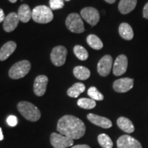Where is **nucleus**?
I'll return each mask as SVG.
<instances>
[{
	"instance_id": "nucleus-34",
	"label": "nucleus",
	"mask_w": 148,
	"mask_h": 148,
	"mask_svg": "<svg viewBox=\"0 0 148 148\" xmlns=\"http://www.w3.org/2000/svg\"><path fill=\"white\" fill-rule=\"evenodd\" d=\"M105 1H106L108 3H113L116 1V0H104Z\"/></svg>"
},
{
	"instance_id": "nucleus-24",
	"label": "nucleus",
	"mask_w": 148,
	"mask_h": 148,
	"mask_svg": "<svg viewBox=\"0 0 148 148\" xmlns=\"http://www.w3.org/2000/svg\"><path fill=\"white\" fill-rule=\"evenodd\" d=\"M98 143L102 148H112L113 147V143L110 136L106 134H101L97 137Z\"/></svg>"
},
{
	"instance_id": "nucleus-9",
	"label": "nucleus",
	"mask_w": 148,
	"mask_h": 148,
	"mask_svg": "<svg viewBox=\"0 0 148 148\" xmlns=\"http://www.w3.org/2000/svg\"><path fill=\"white\" fill-rule=\"evenodd\" d=\"M112 66V58L110 55H105L97 64V72L101 76L106 77L110 74Z\"/></svg>"
},
{
	"instance_id": "nucleus-26",
	"label": "nucleus",
	"mask_w": 148,
	"mask_h": 148,
	"mask_svg": "<svg viewBox=\"0 0 148 148\" xmlns=\"http://www.w3.org/2000/svg\"><path fill=\"white\" fill-rule=\"evenodd\" d=\"M73 52L80 60H86L88 58L87 50L81 45H75L73 48Z\"/></svg>"
},
{
	"instance_id": "nucleus-32",
	"label": "nucleus",
	"mask_w": 148,
	"mask_h": 148,
	"mask_svg": "<svg viewBox=\"0 0 148 148\" xmlns=\"http://www.w3.org/2000/svg\"><path fill=\"white\" fill-rule=\"evenodd\" d=\"M71 148H90V147L88 145H77L73 146Z\"/></svg>"
},
{
	"instance_id": "nucleus-13",
	"label": "nucleus",
	"mask_w": 148,
	"mask_h": 148,
	"mask_svg": "<svg viewBox=\"0 0 148 148\" xmlns=\"http://www.w3.org/2000/svg\"><path fill=\"white\" fill-rule=\"evenodd\" d=\"M48 83V77L40 75L36 77L34 83V92L37 96H42L45 93Z\"/></svg>"
},
{
	"instance_id": "nucleus-12",
	"label": "nucleus",
	"mask_w": 148,
	"mask_h": 148,
	"mask_svg": "<svg viewBox=\"0 0 148 148\" xmlns=\"http://www.w3.org/2000/svg\"><path fill=\"white\" fill-rule=\"evenodd\" d=\"M118 148H143L141 144L136 138L129 135H122L116 141Z\"/></svg>"
},
{
	"instance_id": "nucleus-6",
	"label": "nucleus",
	"mask_w": 148,
	"mask_h": 148,
	"mask_svg": "<svg viewBox=\"0 0 148 148\" xmlns=\"http://www.w3.org/2000/svg\"><path fill=\"white\" fill-rule=\"evenodd\" d=\"M67 50L64 46H56L51 51L50 58L51 62L55 66H60L65 63Z\"/></svg>"
},
{
	"instance_id": "nucleus-11",
	"label": "nucleus",
	"mask_w": 148,
	"mask_h": 148,
	"mask_svg": "<svg viewBox=\"0 0 148 148\" xmlns=\"http://www.w3.org/2000/svg\"><path fill=\"white\" fill-rule=\"evenodd\" d=\"M133 86H134V79L123 77L114 81L112 87L117 92H126L132 89Z\"/></svg>"
},
{
	"instance_id": "nucleus-15",
	"label": "nucleus",
	"mask_w": 148,
	"mask_h": 148,
	"mask_svg": "<svg viewBox=\"0 0 148 148\" xmlns=\"http://www.w3.org/2000/svg\"><path fill=\"white\" fill-rule=\"evenodd\" d=\"M87 119L92 123L103 128H110L112 127V123L110 119L103 116L97 115V114L90 113L87 115Z\"/></svg>"
},
{
	"instance_id": "nucleus-7",
	"label": "nucleus",
	"mask_w": 148,
	"mask_h": 148,
	"mask_svg": "<svg viewBox=\"0 0 148 148\" xmlns=\"http://www.w3.org/2000/svg\"><path fill=\"white\" fill-rule=\"evenodd\" d=\"M50 143L54 148H66L73 145V139L61 134L53 132L50 136Z\"/></svg>"
},
{
	"instance_id": "nucleus-31",
	"label": "nucleus",
	"mask_w": 148,
	"mask_h": 148,
	"mask_svg": "<svg viewBox=\"0 0 148 148\" xmlns=\"http://www.w3.org/2000/svg\"><path fill=\"white\" fill-rule=\"evenodd\" d=\"M5 16V14H4V12H3L2 9L0 8V23H1V22L4 21Z\"/></svg>"
},
{
	"instance_id": "nucleus-1",
	"label": "nucleus",
	"mask_w": 148,
	"mask_h": 148,
	"mask_svg": "<svg viewBox=\"0 0 148 148\" xmlns=\"http://www.w3.org/2000/svg\"><path fill=\"white\" fill-rule=\"evenodd\" d=\"M57 130L72 139H79L85 134L86 126L82 120L73 115H64L58 120Z\"/></svg>"
},
{
	"instance_id": "nucleus-21",
	"label": "nucleus",
	"mask_w": 148,
	"mask_h": 148,
	"mask_svg": "<svg viewBox=\"0 0 148 148\" xmlns=\"http://www.w3.org/2000/svg\"><path fill=\"white\" fill-rule=\"evenodd\" d=\"M73 74L76 78L80 80H86L90 75V72L88 68L83 66H77L73 69Z\"/></svg>"
},
{
	"instance_id": "nucleus-22",
	"label": "nucleus",
	"mask_w": 148,
	"mask_h": 148,
	"mask_svg": "<svg viewBox=\"0 0 148 148\" xmlns=\"http://www.w3.org/2000/svg\"><path fill=\"white\" fill-rule=\"evenodd\" d=\"M85 85L83 83L77 82L67 90V95L71 97L76 98L85 90Z\"/></svg>"
},
{
	"instance_id": "nucleus-33",
	"label": "nucleus",
	"mask_w": 148,
	"mask_h": 148,
	"mask_svg": "<svg viewBox=\"0 0 148 148\" xmlns=\"http://www.w3.org/2000/svg\"><path fill=\"white\" fill-rule=\"evenodd\" d=\"M3 139V135L2 134V130L0 127V140H2Z\"/></svg>"
},
{
	"instance_id": "nucleus-2",
	"label": "nucleus",
	"mask_w": 148,
	"mask_h": 148,
	"mask_svg": "<svg viewBox=\"0 0 148 148\" xmlns=\"http://www.w3.org/2000/svg\"><path fill=\"white\" fill-rule=\"evenodd\" d=\"M18 110L24 118L28 121L35 122L40 118V112L36 106L28 101H20L17 105Z\"/></svg>"
},
{
	"instance_id": "nucleus-10",
	"label": "nucleus",
	"mask_w": 148,
	"mask_h": 148,
	"mask_svg": "<svg viewBox=\"0 0 148 148\" xmlns=\"http://www.w3.org/2000/svg\"><path fill=\"white\" fill-rule=\"evenodd\" d=\"M127 63H128V61H127L126 56L121 54L117 56L113 64L112 72H113L114 75L116 76H120V75H123L127 71Z\"/></svg>"
},
{
	"instance_id": "nucleus-19",
	"label": "nucleus",
	"mask_w": 148,
	"mask_h": 148,
	"mask_svg": "<svg viewBox=\"0 0 148 148\" xmlns=\"http://www.w3.org/2000/svg\"><path fill=\"white\" fill-rule=\"evenodd\" d=\"M119 33L121 38L126 40H131L134 37V32H133L132 27L127 23H122L120 24Z\"/></svg>"
},
{
	"instance_id": "nucleus-25",
	"label": "nucleus",
	"mask_w": 148,
	"mask_h": 148,
	"mask_svg": "<svg viewBox=\"0 0 148 148\" xmlns=\"http://www.w3.org/2000/svg\"><path fill=\"white\" fill-rule=\"evenodd\" d=\"M77 105L80 108L84 109H92L96 106V102L95 100L88 98H80L77 101Z\"/></svg>"
},
{
	"instance_id": "nucleus-17",
	"label": "nucleus",
	"mask_w": 148,
	"mask_h": 148,
	"mask_svg": "<svg viewBox=\"0 0 148 148\" xmlns=\"http://www.w3.org/2000/svg\"><path fill=\"white\" fill-rule=\"evenodd\" d=\"M137 3V0H121L118 5L119 12L123 14H127L134 10Z\"/></svg>"
},
{
	"instance_id": "nucleus-30",
	"label": "nucleus",
	"mask_w": 148,
	"mask_h": 148,
	"mask_svg": "<svg viewBox=\"0 0 148 148\" xmlns=\"http://www.w3.org/2000/svg\"><path fill=\"white\" fill-rule=\"evenodd\" d=\"M143 18H146V19H148V2L146 3L143 8Z\"/></svg>"
},
{
	"instance_id": "nucleus-8",
	"label": "nucleus",
	"mask_w": 148,
	"mask_h": 148,
	"mask_svg": "<svg viewBox=\"0 0 148 148\" xmlns=\"http://www.w3.org/2000/svg\"><path fill=\"white\" fill-rule=\"evenodd\" d=\"M80 14L85 21L92 26L97 25L100 18L99 11L92 7H86L83 8L81 10Z\"/></svg>"
},
{
	"instance_id": "nucleus-18",
	"label": "nucleus",
	"mask_w": 148,
	"mask_h": 148,
	"mask_svg": "<svg viewBox=\"0 0 148 148\" xmlns=\"http://www.w3.org/2000/svg\"><path fill=\"white\" fill-rule=\"evenodd\" d=\"M116 123H117L118 127L123 132L130 134L134 131V126L132 122L124 116L119 117L116 121Z\"/></svg>"
},
{
	"instance_id": "nucleus-36",
	"label": "nucleus",
	"mask_w": 148,
	"mask_h": 148,
	"mask_svg": "<svg viewBox=\"0 0 148 148\" xmlns=\"http://www.w3.org/2000/svg\"><path fill=\"white\" fill-rule=\"evenodd\" d=\"M65 1H70V0H65Z\"/></svg>"
},
{
	"instance_id": "nucleus-23",
	"label": "nucleus",
	"mask_w": 148,
	"mask_h": 148,
	"mask_svg": "<svg viewBox=\"0 0 148 148\" xmlns=\"http://www.w3.org/2000/svg\"><path fill=\"white\" fill-rule=\"evenodd\" d=\"M86 41L90 47L96 49V50H99V49H102L103 46V42L100 38L95 34L88 35L86 38Z\"/></svg>"
},
{
	"instance_id": "nucleus-16",
	"label": "nucleus",
	"mask_w": 148,
	"mask_h": 148,
	"mask_svg": "<svg viewBox=\"0 0 148 148\" xmlns=\"http://www.w3.org/2000/svg\"><path fill=\"white\" fill-rule=\"evenodd\" d=\"M16 44L14 41H8L0 49V60H5L15 51Z\"/></svg>"
},
{
	"instance_id": "nucleus-5",
	"label": "nucleus",
	"mask_w": 148,
	"mask_h": 148,
	"mask_svg": "<svg viewBox=\"0 0 148 148\" xmlns=\"http://www.w3.org/2000/svg\"><path fill=\"white\" fill-rule=\"evenodd\" d=\"M66 26L72 32L82 33L84 32V23L79 14L71 13L68 15L66 18Z\"/></svg>"
},
{
	"instance_id": "nucleus-35",
	"label": "nucleus",
	"mask_w": 148,
	"mask_h": 148,
	"mask_svg": "<svg viewBox=\"0 0 148 148\" xmlns=\"http://www.w3.org/2000/svg\"><path fill=\"white\" fill-rule=\"evenodd\" d=\"M9 1H10L11 3H15L17 0H9Z\"/></svg>"
},
{
	"instance_id": "nucleus-14",
	"label": "nucleus",
	"mask_w": 148,
	"mask_h": 148,
	"mask_svg": "<svg viewBox=\"0 0 148 148\" xmlns=\"http://www.w3.org/2000/svg\"><path fill=\"white\" fill-rule=\"evenodd\" d=\"M18 22H19V18H18V14L15 12H11L5 16L3 21V29L7 32H12L17 27Z\"/></svg>"
},
{
	"instance_id": "nucleus-4",
	"label": "nucleus",
	"mask_w": 148,
	"mask_h": 148,
	"mask_svg": "<svg viewBox=\"0 0 148 148\" xmlns=\"http://www.w3.org/2000/svg\"><path fill=\"white\" fill-rule=\"evenodd\" d=\"M31 69V64L28 60H23L16 62L9 70L10 78L17 79L25 77Z\"/></svg>"
},
{
	"instance_id": "nucleus-3",
	"label": "nucleus",
	"mask_w": 148,
	"mask_h": 148,
	"mask_svg": "<svg viewBox=\"0 0 148 148\" xmlns=\"http://www.w3.org/2000/svg\"><path fill=\"white\" fill-rule=\"evenodd\" d=\"M32 18L35 22L38 23H47L53 18L51 9L46 5H38L33 9Z\"/></svg>"
},
{
	"instance_id": "nucleus-27",
	"label": "nucleus",
	"mask_w": 148,
	"mask_h": 148,
	"mask_svg": "<svg viewBox=\"0 0 148 148\" xmlns=\"http://www.w3.org/2000/svg\"><path fill=\"white\" fill-rule=\"evenodd\" d=\"M87 93L88 95L90 97V99H93L95 101H101L104 98L102 94L95 86H91V87L88 88Z\"/></svg>"
},
{
	"instance_id": "nucleus-29",
	"label": "nucleus",
	"mask_w": 148,
	"mask_h": 148,
	"mask_svg": "<svg viewBox=\"0 0 148 148\" xmlns=\"http://www.w3.org/2000/svg\"><path fill=\"white\" fill-rule=\"evenodd\" d=\"M6 121H7V123H8L10 126H12V127L16 126V125H17V123H18L17 118H16V116H14V115L9 116L7 118Z\"/></svg>"
},
{
	"instance_id": "nucleus-20",
	"label": "nucleus",
	"mask_w": 148,
	"mask_h": 148,
	"mask_svg": "<svg viewBox=\"0 0 148 148\" xmlns=\"http://www.w3.org/2000/svg\"><path fill=\"white\" fill-rule=\"evenodd\" d=\"M32 11H31L29 5L27 4L21 5L18 8L17 13L19 21L23 22V23L28 22L32 18Z\"/></svg>"
},
{
	"instance_id": "nucleus-28",
	"label": "nucleus",
	"mask_w": 148,
	"mask_h": 148,
	"mask_svg": "<svg viewBox=\"0 0 148 148\" xmlns=\"http://www.w3.org/2000/svg\"><path fill=\"white\" fill-rule=\"evenodd\" d=\"M49 5L51 10H57L63 8L64 3L63 0H49Z\"/></svg>"
}]
</instances>
